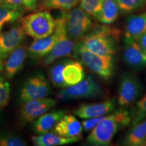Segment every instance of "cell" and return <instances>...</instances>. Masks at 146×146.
I'll list each match as a JSON object with an SVG mask.
<instances>
[{
    "label": "cell",
    "mask_w": 146,
    "mask_h": 146,
    "mask_svg": "<svg viewBox=\"0 0 146 146\" xmlns=\"http://www.w3.org/2000/svg\"><path fill=\"white\" fill-rule=\"evenodd\" d=\"M1 0H0V3H1Z\"/></svg>",
    "instance_id": "obj_39"
},
{
    "label": "cell",
    "mask_w": 146,
    "mask_h": 146,
    "mask_svg": "<svg viewBox=\"0 0 146 146\" xmlns=\"http://www.w3.org/2000/svg\"><path fill=\"white\" fill-rule=\"evenodd\" d=\"M146 118V94L136 103V110L132 121V126Z\"/></svg>",
    "instance_id": "obj_30"
},
{
    "label": "cell",
    "mask_w": 146,
    "mask_h": 146,
    "mask_svg": "<svg viewBox=\"0 0 146 146\" xmlns=\"http://www.w3.org/2000/svg\"><path fill=\"white\" fill-rule=\"evenodd\" d=\"M56 27L59 31V35L56 44L51 52L44 58H42L40 62L41 65L43 67L48 66L56 60L62 58L72 56V52L76 43L69 39L66 33L62 15L60 18L56 19Z\"/></svg>",
    "instance_id": "obj_7"
},
{
    "label": "cell",
    "mask_w": 146,
    "mask_h": 146,
    "mask_svg": "<svg viewBox=\"0 0 146 146\" xmlns=\"http://www.w3.org/2000/svg\"><path fill=\"white\" fill-rule=\"evenodd\" d=\"M0 7L18 10L22 12L24 9L23 0H1L0 3Z\"/></svg>",
    "instance_id": "obj_31"
},
{
    "label": "cell",
    "mask_w": 146,
    "mask_h": 146,
    "mask_svg": "<svg viewBox=\"0 0 146 146\" xmlns=\"http://www.w3.org/2000/svg\"><path fill=\"white\" fill-rule=\"evenodd\" d=\"M58 35L59 31L56 26L54 31L50 35L41 39H35L27 48L28 56L34 60L42 59L44 58L53 49L57 41Z\"/></svg>",
    "instance_id": "obj_16"
},
{
    "label": "cell",
    "mask_w": 146,
    "mask_h": 146,
    "mask_svg": "<svg viewBox=\"0 0 146 146\" xmlns=\"http://www.w3.org/2000/svg\"><path fill=\"white\" fill-rule=\"evenodd\" d=\"M65 32L69 39L78 43L86 35L94 23L91 16L81 8H73L70 10L62 11Z\"/></svg>",
    "instance_id": "obj_4"
},
{
    "label": "cell",
    "mask_w": 146,
    "mask_h": 146,
    "mask_svg": "<svg viewBox=\"0 0 146 146\" xmlns=\"http://www.w3.org/2000/svg\"><path fill=\"white\" fill-rule=\"evenodd\" d=\"M56 104L57 100L47 97L24 102L19 111L20 120L23 124L32 123Z\"/></svg>",
    "instance_id": "obj_10"
},
{
    "label": "cell",
    "mask_w": 146,
    "mask_h": 146,
    "mask_svg": "<svg viewBox=\"0 0 146 146\" xmlns=\"http://www.w3.org/2000/svg\"><path fill=\"white\" fill-rule=\"evenodd\" d=\"M3 71V64L2 63V60L0 59V72Z\"/></svg>",
    "instance_id": "obj_35"
},
{
    "label": "cell",
    "mask_w": 146,
    "mask_h": 146,
    "mask_svg": "<svg viewBox=\"0 0 146 146\" xmlns=\"http://www.w3.org/2000/svg\"><path fill=\"white\" fill-rule=\"evenodd\" d=\"M105 116L106 115H104V116H97V117H93L85 119L83 121V123H82L83 130L85 133L91 131Z\"/></svg>",
    "instance_id": "obj_32"
},
{
    "label": "cell",
    "mask_w": 146,
    "mask_h": 146,
    "mask_svg": "<svg viewBox=\"0 0 146 146\" xmlns=\"http://www.w3.org/2000/svg\"><path fill=\"white\" fill-rule=\"evenodd\" d=\"M1 122V112H0V123Z\"/></svg>",
    "instance_id": "obj_37"
},
{
    "label": "cell",
    "mask_w": 146,
    "mask_h": 146,
    "mask_svg": "<svg viewBox=\"0 0 146 146\" xmlns=\"http://www.w3.org/2000/svg\"><path fill=\"white\" fill-rule=\"evenodd\" d=\"M123 60L129 68L139 71L146 68V53L137 40H123Z\"/></svg>",
    "instance_id": "obj_12"
},
{
    "label": "cell",
    "mask_w": 146,
    "mask_h": 146,
    "mask_svg": "<svg viewBox=\"0 0 146 146\" xmlns=\"http://www.w3.org/2000/svg\"><path fill=\"white\" fill-rule=\"evenodd\" d=\"M145 5H146V0H145Z\"/></svg>",
    "instance_id": "obj_38"
},
{
    "label": "cell",
    "mask_w": 146,
    "mask_h": 146,
    "mask_svg": "<svg viewBox=\"0 0 146 146\" xmlns=\"http://www.w3.org/2000/svg\"><path fill=\"white\" fill-rule=\"evenodd\" d=\"M131 123V116L129 111L125 108L114 110L91 131L86 143L96 146L108 145L118 131L128 127Z\"/></svg>",
    "instance_id": "obj_2"
},
{
    "label": "cell",
    "mask_w": 146,
    "mask_h": 146,
    "mask_svg": "<svg viewBox=\"0 0 146 146\" xmlns=\"http://www.w3.org/2000/svg\"><path fill=\"white\" fill-rule=\"evenodd\" d=\"M119 8L115 0H103L101 10L96 20L104 25H111L118 19Z\"/></svg>",
    "instance_id": "obj_22"
},
{
    "label": "cell",
    "mask_w": 146,
    "mask_h": 146,
    "mask_svg": "<svg viewBox=\"0 0 146 146\" xmlns=\"http://www.w3.org/2000/svg\"><path fill=\"white\" fill-rule=\"evenodd\" d=\"M56 26L55 20L48 11H39L22 18V27L25 34L34 39L50 35Z\"/></svg>",
    "instance_id": "obj_6"
},
{
    "label": "cell",
    "mask_w": 146,
    "mask_h": 146,
    "mask_svg": "<svg viewBox=\"0 0 146 146\" xmlns=\"http://www.w3.org/2000/svg\"><path fill=\"white\" fill-rule=\"evenodd\" d=\"M83 127L74 115L66 114L55 125L52 132L66 138H82Z\"/></svg>",
    "instance_id": "obj_14"
},
{
    "label": "cell",
    "mask_w": 146,
    "mask_h": 146,
    "mask_svg": "<svg viewBox=\"0 0 146 146\" xmlns=\"http://www.w3.org/2000/svg\"><path fill=\"white\" fill-rule=\"evenodd\" d=\"M28 56L27 47L20 45L5 60L3 66L5 78L12 79L24 68L25 60Z\"/></svg>",
    "instance_id": "obj_15"
},
{
    "label": "cell",
    "mask_w": 146,
    "mask_h": 146,
    "mask_svg": "<svg viewBox=\"0 0 146 146\" xmlns=\"http://www.w3.org/2000/svg\"><path fill=\"white\" fill-rule=\"evenodd\" d=\"M51 85L43 72H37L24 82L19 94L22 104L29 100L47 98L50 94Z\"/></svg>",
    "instance_id": "obj_8"
},
{
    "label": "cell",
    "mask_w": 146,
    "mask_h": 146,
    "mask_svg": "<svg viewBox=\"0 0 146 146\" xmlns=\"http://www.w3.org/2000/svg\"><path fill=\"white\" fill-rule=\"evenodd\" d=\"M72 56L98 77L104 81H109L114 74L115 69L114 57L95 54L77 44L74 46Z\"/></svg>",
    "instance_id": "obj_3"
},
{
    "label": "cell",
    "mask_w": 146,
    "mask_h": 146,
    "mask_svg": "<svg viewBox=\"0 0 146 146\" xmlns=\"http://www.w3.org/2000/svg\"><path fill=\"white\" fill-rule=\"evenodd\" d=\"M22 12L0 7V33L5 23H13L21 18Z\"/></svg>",
    "instance_id": "obj_28"
},
{
    "label": "cell",
    "mask_w": 146,
    "mask_h": 146,
    "mask_svg": "<svg viewBox=\"0 0 146 146\" xmlns=\"http://www.w3.org/2000/svg\"><path fill=\"white\" fill-rule=\"evenodd\" d=\"M79 3V0H47L40 5L41 8L54 9L68 11L74 8Z\"/></svg>",
    "instance_id": "obj_24"
},
{
    "label": "cell",
    "mask_w": 146,
    "mask_h": 146,
    "mask_svg": "<svg viewBox=\"0 0 146 146\" xmlns=\"http://www.w3.org/2000/svg\"><path fill=\"white\" fill-rule=\"evenodd\" d=\"M102 2L103 0H79L80 8L94 18L99 14Z\"/></svg>",
    "instance_id": "obj_27"
},
{
    "label": "cell",
    "mask_w": 146,
    "mask_h": 146,
    "mask_svg": "<svg viewBox=\"0 0 146 146\" xmlns=\"http://www.w3.org/2000/svg\"><path fill=\"white\" fill-rule=\"evenodd\" d=\"M124 144L129 146L146 145V118L131 127L126 135Z\"/></svg>",
    "instance_id": "obj_21"
},
{
    "label": "cell",
    "mask_w": 146,
    "mask_h": 146,
    "mask_svg": "<svg viewBox=\"0 0 146 146\" xmlns=\"http://www.w3.org/2000/svg\"><path fill=\"white\" fill-rule=\"evenodd\" d=\"M137 41L139 43V44L141 45V47L143 48V50L146 53V32L143 35H141L137 39Z\"/></svg>",
    "instance_id": "obj_34"
},
{
    "label": "cell",
    "mask_w": 146,
    "mask_h": 146,
    "mask_svg": "<svg viewBox=\"0 0 146 146\" xmlns=\"http://www.w3.org/2000/svg\"><path fill=\"white\" fill-rule=\"evenodd\" d=\"M66 113V111L63 109L53 110L51 112L44 113L33 122V131L37 135L50 132Z\"/></svg>",
    "instance_id": "obj_17"
},
{
    "label": "cell",
    "mask_w": 146,
    "mask_h": 146,
    "mask_svg": "<svg viewBox=\"0 0 146 146\" xmlns=\"http://www.w3.org/2000/svg\"><path fill=\"white\" fill-rule=\"evenodd\" d=\"M10 99V85L9 82L0 76V108L8 104Z\"/></svg>",
    "instance_id": "obj_29"
},
{
    "label": "cell",
    "mask_w": 146,
    "mask_h": 146,
    "mask_svg": "<svg viewBox=\"0 0 146 146\" xmlns=\"http://www.w3.org/2000/svg\"><path fill=\"white\" fill-rule=\"evenodd\" d=\"M45 1H47V0H38V3H39V5H41V3H43V2H45Z\"/></svg>",
    "instance_id": "obj_36"
},
{
    "label": "cell",
    "mask_w": 146,
    "mask_h": 146,
    "mask_svg": "<svg viewBox=\"0 0 146 146\" xmlns=\"http://www.w3.org/2000/svg\"><path fill=\"white\" fill-rule=\"evenodd\" d=\"M116 103L114 99L95 103H83L76 108L73 113L75 116L83 119L104 116L114 110Z\"/></svg>",
    "instance_id": "obj_13"
},
{
    "label": "cell",
    "mask_w": 146,
    "mask_h": 146,
    "mask_svg": "<svg viewBox=\"0 0 146 146\" xmlns=\"http://www.w3.org/2000/svg\"><path fill=\"white\" fill-rule=\"evenodd\" d=\"M25 35L22 25H16L6 31L0 33V59L5 61L21 45Z\"/></svg>",
    "instance_id": "obj_11"
},
{
    "label": "cell",
    "mask_w": 146,
    "mask_h": 146,
    "mask_svg": "<svg viewBox=\"0 0 146 146\" xmlns=\"http://www.w3.org/2000/svg\"><path fill=\"white\" fill-rule=\"evenodd\" d=\"M119 29L108 25H93L89 31L76 44L95 54L114 57L118 48Z\"/></svg>",
    "instance_id": "obj_1"
},
{
    "label": "cell",
    "mask_w": 146,
    "mask_h": 146,
    "mask_svg": "<svg viewBox=\"0 0 146 146\" xmlns=\"http://www.w3.org/2000/svg\"><path fill=\"white\" fill-rule=\"evenodd\" d=\"M71 59L68 58H62L52 64L48 70V75L51 83L56 88H65L66 87L63 79L62 71L64 66Z\"/></svg>",
    "instance_id": "obj_23"
},
{
    "label": "cell",
    "mask_w": 146,
    "mask_h": 146,
    "mask_svg": "<svg viewBox=\"0 0 146 146\" xmlns=\"http://www.w3.org/2000/svg\"><path fill=\"white\" fill-rule=\"evenodd\" d=\"M23 5L27 10H35L38 7V0H23Z\"/></svg>",
    "instance_id": "obj_33"
},
{
    "label": "cell",
    "mask_w": 146,
    "mask_h": 146,
    "mask_svg": "<svg viewBox=\"0 0 146 146\" xmlns=\"http://www.w3.org/2000/svg\"><path fill=\"white\" fill-rule=\"evenodd\" d=\"M103 87L92 74H89L83 81L72 86L61 89L56 94V99L62 102L73 100L91 99L103 95Z\"/></svg>",
    "instance_id": "obj_5"
},
{
    "label": "cell",
    "mask_w": 146,
    "mask_h": 146,
    "mask_svg": "<svg viewBox=\"0 0 146 146\" xmlns=\"http://www.w3.org/2000/svg\"><path fill=\"white\" fill-rule=\"evenodd\" d=\"M27 145L25 140L18 135L2 131L0 133V146H25Z\"/></svg>",
    "instance_id": "obj_26"
},
{
    "label": "cell",
    "mask_w": 146,
    "mask_h": 146,
    "mask_svg": "<svg viewBox=\"0 0 146 146\" xmlns=\"http://www.w3.org/2000/svg\"><path fill=\"white\" fill-rule=\"evenodd\" d=\"M62 76L67 87L78 83L85 78L83 64L79 61L71 59L63 69Z\"/></svg>",
    "instance_id": "obj_20"
},
{
    "label": "cell",
    "mask_w": 146,
    "mask_h": 146,
    "mask_svg": "<svg viewBox=\"0 0 146 146\" xmlns=\"http://www.w3.org/2000/svg\"><path fill=\"white\" fill-rule=\"evenodd\" d=\"M143 87L139 78L131 72H125L120 78L118 104L122 107L131 105L141 96Z\"/></svg>",
    "instance_id": "obj_9"
},
{
    "label": "cell",
    "mask_w": 146,
    "mask_h": 146,
    "mask_svg": "<svg viewBox=\"0 0 146 146\" xmlns=\"http://www.w3.org/2000/svg\"><path fill=\"white\" fill-rule=\"evenodd\" d=\"M82 138H66L54 133L47 132L31 137L34 145L36 146H59L75 143L81 141Z\"/></svg>",
    "instance_id": "obj_19"
},
{
    "label": "cell",
    "mask_w": 146,
    "mask_h": 146,
    "mask_svg": "<svg viewBox=\"0 0 146 146\" xmlns=\"http://www.w3.org/2000/svg\"><path fill=\"white\" fill-rule=\"evenodd\" d=\"M146 32V11L129 16L125 24L124 40H137Z\"/></svg>",
    "instance_id": "obj_18"
},
{
    "label": "cell",
    "mask_w": 146,
    "mask_h": 146,
    "mask_svg": "<svg viewBox=\"0 0 146 146\" xmlns=\"http://www.w3.org/2000/svg\"><path fill=\"white\" fill-rule=\"evenodd\" d=\"M119 11L123 14H131L141 10L145 5V0H115Z\"/></svg>",
    "instance_id": "obj_25"
}]
</instances>
